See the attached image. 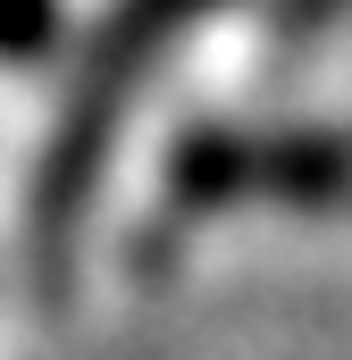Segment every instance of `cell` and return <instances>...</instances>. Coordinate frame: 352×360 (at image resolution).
<instances>
[{
  "label": "cell",
  "instance_id": "4",
  "mask_svg": "<svg viewBox=\"0 0 352 360\" xmlns=\"http://www.w3.org/2000/svg\"><path fill=\"white\" fill-rule=\"evenodd\" d=\"M59 42V0H0V59H42Z\"/></svg>",
  "mask_w": 352,
  "mask_h": 360
},
{
  "label": "cell",
  "instance_id": "3",
  "mask_svg": "<svg viewBox=\"0 0 352 360\" xmlns=\"http://www.w3.org/2000/svg\"><path fill=\"white\" fill-rule=\"evenodd\" d=\"M252 151H260V134H244V126H184L168 151V210L210 218V210L252 201Z\"/></svg>",
  "mask_w": 352,
  "mask_h": 360
},
{
  "label": "cell",
  "instance_id": "2",
  "mask_svg": "<svg viewBox=\"0 0 352 360\" xmlns=\"http://www.w3.org/2000/svg\"><path fill=\"white\" fill-rule=\"evenodd\" d=\"M252 201H285V210H352V134L336 126H285L260 134L252 151Z\"/></svg>",
  "mask_w": 352,
  "mask_h": 360
},
{
  "label": "cell",
  "instance_id": "1",
  "mask_svg": "<svg viewBox=\"0 0 352 360\" xmlns=\"http://www.w3.org/2000/svg\"><path fill=\"white\" fill-rule=\"evenodd\" d=\"M227 0H109V17L92 25L84 59H76V92L59 101V126L42 143V168H34V235L42 252H68L76 218L101 193V168L118 151V126L126 109L143 101V84L168 68V51Z\"/></svg>",
  "mask_w": 352,
  "mask_h": 360
}]
</instances>
